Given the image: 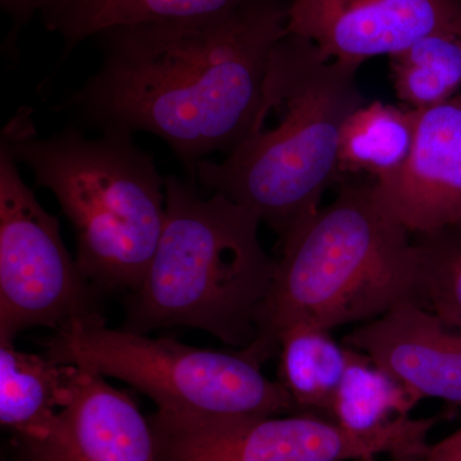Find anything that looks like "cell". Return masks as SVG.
Here are the masks:
<instances>
[{"mask_svg": "<svg viewBox=\"0 0 461 461\" xmlns=\"http://www.w3.org/2000/svg\"><path fill=\"white\" fill-rule=\"evenodd\" d=\"M288 7L245 0L217 16L105 30L98 71L59 111L77 127L158 136L198 185L200 163L227 156L250 130Z\"/></svg>", "mask_w": 461, "mask_h": 461, "instance_id": "1", "label": "cell"}, {"mask_svg": "<svg viewBox=\"0 0 461 461\" xmlns=\"http://www.w3.org/2000/svg\"><path fill=\"white\" fill-rule=\"evenodd\" d=\"M357 69L287 32L272 51L247 136L222 162L203 160L196 182L250 209L280 241L286 238L318 213L324 191L341 178L339 133L366 103Z\"/></svg>", "mask_w": 461, "mask_h": 461, "instance_id": "2", "label": "cell"}, {"mask_svg": "<svg viewBox=\"0 0 461 461\" xmlns=\"http://www.w3.org/2000/svg\"><path fill=\"white\" fill-rule=\"evenodd\" d=\"M280 245L258 338L244 348L258 363L278 353V336L293 324L330 330L417 302L412 235L379 211L371 185H342L338 198Z\"/></svg>", "mask_w": 461, "mask_h": 461, "instance_id": "3", "label": "cell"}, {"mask_svg": "<svg viewBox=\"0 0 461 461\" xmlns=\"http://www.w3.org/2000/svg\"><path fill=\"white\" fill-rule=\"evenodd\" d=\"M2 141L29 167L36 186L59 202L75 230L84 277L108 291L138 290L166 220V181L153 156L131 133L87 138L74 123L39 138L27 108L9 121Z\"/></svg>", "mask_w": 461, "mask_h": 461, "instance_id": "4", "label": "cell"}, {"mask_svg": "<svg viewBox=\"0 0 461 461\" xmlns=\"http://www.w3.org/2000/svg\"><path fill=\"white\" fill-rule=\"evenodd\" d=\"M165 181L162 238L122 330L191 327L244 350L258 338V312L277 264L260 244L262 221L222 194L204 199L194 182Z\"/></svg>", "mask_w": 461, "mask_h": 461, "instance_id": "5", "label": "cell"}, {"mask_svg": "<svg viewBox=\"0 0 461 461\" xmlns=\"http://www.w3.org/2000/svg\"><path fill=\"white\" fill-rule=\"evenodd\" d=\"M47 357L126 382L158 411L190 417L260 418L302 412L286 388L240 350L220 353L111 330L105 321H74L47 341Z\"/></svg>", "mask_w": 461, "mask_h": 461, "instance_id": "6", "label": "cell"}, {"mask_svg": "<svg viewBox=\"0 0 461 461\" xmlns=\"http://www.w3.org/2000/svg\"><path fill=\"white\" fill-rule=\"evenodd\" d=\"M439 420L408 418L357 435L314 412L205 418L158 411L148 418L158 461H375L379 455L424 453Z\"/></svg>", "mask_w": 461, "mask_h": 461, "instance_id": "7", "label": "cell"}, {"mask_svg": "<svg viewBox=\"0 0 461 461\" xmlns=\"http://www.w3.org/2000/svg\"><path fill=\"white\" fill-rule=\"evenodd\" d=\"M93 286L0 142V342L32 327L104 320Z\"/></svg>", "mask_w": 461, "mask_h": 461, "instance_id": "8", "label": "cell"}, {"mask_svg": "<svg viewBox=\"0 0 461 461\" xmlns=\"http://www.w3.org/2000/svg\"><path fill=\"white\" fill-rule=\"evenodd\" d=\"M287 32L360 68L433 33L461 35V0H290Z\"/></svg>", "mask_w": 461, "mask_h": 461, "instance_id": "9", "label": "cell"}, {"mask_svg": "<svg viewBox=\"0 0 461 461\" xmlns=\"http://www.w3.org/2000/svg\"><path fill=\"white\" fill-rule=\"evenodd\" d=\"M371 193L411 235L461 224V93L420 111L411 156L395 175L372 182Z\"/></svg>", "mask_w": 461, "mask_h": 461, "instance_id": "10", "label": "cell"}, {"mask_svg": "<svg viewBox=\"0 0 461 461\" xmlns=\"http://www.w3.org/2000/svg\"><path fill=\"white\" fill-rule=\"evenodd\" d=\"M16 439L17 461H158L150 424L131 397L86 369L50 433Z\"/></svg>", "mask_w": 461, "mask_h": 461, "instance_id": "11", "label": "cell"}, {"mask_svg": "<svg viewBox=\"0 0 461 461\" xmlns=\"http://www.w3.org/2000/svg\"><path fill=\"white\" fill-rule=\"evenodd\" d=\"M420 400L461 405V330L415 300L402 303L345 336Z\"/></svg>", "mask_w": 461, "mask_h": 461, "instance_id": "12", "label": "cell"}, {"mask_svg": "<svg viewBox=\"0 0 461 461\" xmlns=\"http://www.w3.org/2000/svg\"><path fill=\"white\" fill-rule=\"evenodd\" d=\"M81 369L0 342V423L18 439H41L71 402Z\"/></svg>", "mask_w": 461, "mask_h": 461, "instance_id": "13", "label": "cell"}, {"mask_svg": "<svg viewBox=\"0 0 461 461\" xmlns=\"http://www.w3.org/2000/svg\"><path fill=\"white\" fill-rule=\"evenodd\" d=\"M245 0H50L41 20L63 41L60 62L77 45L118 26L217 16Z\"/></svg>", "mask_w": 461, "mask_h": 461, "instance_id": "14", "label": "cell"}, {"mask_svg": "<svg viewBox=\"0 0 461 461\" xmlns=\"http://www.w3.org/2000/svg\"><path fill=\"white\" fill-rule=\"evenodd\" d=\"M420 111L382 100L355 109L339 141V176H371L373 182L395 175L411 156Z\"/></svg>", "mask_w": 461, "mask_h": 461, "instance_id": "15", "label": "cell"}, {"mask_svg": "<svg viewBox=\"0 0 461 461\" xmlns=\"http://www.w3.org/2000/svg\"><path fill=\"white\" fill-rule=\"evenodd\" d=\"M277 342L278 382L300 411L324 412L330 418L350 360V348L338 344L329 330L304 323L282 330Z\"/></svg>", "mask_w": 461, "mask_h": 461, "instance_id": "16", "label": "cell"}, {"mask_svg": "<svg viewBox=\"0 0 461 461\" xmlns=\"http://www.w3.org/2000/svg\"><path fill=\"white\" fill-rule=\"evenodd\" d=\"M420 402V397L379 368L371 357L350 348V360L330 418L350 432L372 435L408 420Z\"/></svg>", "mask_w": 461, "mask_h": 461, "instance_id": "17", "label": "cell"}, {"mask_svg": "<svg viewBox=\"0 0 461 461\" xmlns=\"http://www.w3.org/2000/svg\"><path fill=\"white\" fill-rule=\"evenodd\" d=\"M388 59L393 90L406 107L423 111L461 93V35L433 33Z\"/></svg>", "mask_w": 461, "mask_h": 461, "instance_id": "18", "label": "cell"}, {"mask_svg": "<svg viewBox=\"0 0 461 461\" xmlns=\"http://www.w3.org/2000/svg\"><path fill=\"white\" fill-rule=\"evenodd\" d=\"M417 302L461 330V224L412 235Z\"/></svg>", "mask_w": 461, "mask_h": 461, "instance_id": "19", "label": "cell"}, {"mask_svg": "<svg viewBox=\"0 0 461 461\" xmlns=\"http://www.w3.org/2000/svg\"><path fill=\"white\" fill-rule=\"evenodd\" d=\"M50 2V0H0V7L14 23L9 41L14 42L20 30L32 21L36 12H41Z\"/></svg>", "mask_w": 461, "mask_h": 461, "instance_id": "20", "label": "cell"}, {"mask_svg": "<svg viewBox=\"0 0 461 461\" xmlns=\"http://www.w3.org/2000/svg\"><path fill=\"white\" fill-rule=\"evenodd\" d=\"M420 461H461V429L429 445Z\"/></svg>", "mask_w": 461, "mask_h": 461, "instance_id": "21", "label": "cell"}, {"mask_svg": "<svg viewBox=\"0 0 461 461\" xmlns=\"http://www.w3.org/2000/svg\"><path fill=\"white\" fill-rule=\"evenodd\" d=\"M423 454L424 453L397 455V456H388L386 461H420Z\"/></svg>", "mask_w": 461, "mask_h": 461, "instance_id": "22", "label": "cell"}]
</instances>
